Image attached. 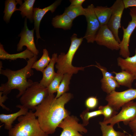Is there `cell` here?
Segmentation results:
<instances>
[{"label":"cell","instance_id":"1","mask_svg":"<svg viewBox=\"0 0 136 136\" xmlns=\"http://www.w3.org/2000/svg\"><path fill=\"white\" fill-rule=\"evenodd\" d=\"M55 97L54 94H49L34 113L41 128L48 134L53 133L61 121L70 115L64 106L73 95L65 93L57 98Z\"/></svg>","mask_w":136,"mask_h":136},{"label":"cell","instance_id":"2","mask_svg":"<svg viewBox=\"0 0 136 136\" xmlns=\"http://www.w3.org/2000/svg\"><path fill=\"white\" fill-rule=\"evenodd\" d=\"M38 57L37 55H35L28 59L24 67L19 70L13 71L8 69L0 70V74L6 77L8 79L6 83L1 84L0 86V91L2 92L3 94L7 95L12 90L17 89L19 93L16 97L21 96L33 83L31 80L27 79L33 74L32 66Z\"/></svg>","mask_w":136,"mask_h":136},{"label":"cell","instance_id":"3","mask_svg":"<svg viewBox=\"0 0 136 136\" xmlns=\"http://www.w3.org/2000/svg\"><path fill=\"white\" fill-rule=\"evenodd\" d=\"M17 120L18 123L9 130V136H49L41 128L32 110L20 116Z\"/></svg>","mask_w":136,"mask_h":136},{"label":"cell","instance_id":"4","mask_svg":"<svg viewBox=\"0 0 136 136\" xmlns=\"http://www.w3.org/2000/svg\"><path fill=\"white\" fill-rule=\"evenodd\" d=\"M83 37L78 38L74 33L71 37V43L66 54L61 53L57 57L55 67L57 73L64 74L66 73L76 74L79 71H83L84 67H76L72 64L73 58L76 51L81 44Z\"/></svg>","mask_w":136,"mask_h":136},{"label":"cell","instance_id":"5","mask_svg":"<svg viewBox=\"0 0 136 136\" xmlns=\"http://www.w3.org/2000/svg\"><path fill=\"white\" fill-rule=\"evenodd\" d=\"M48 95L47 87L41 85L39 82H35L26 89L19 100L21 105L33 111Z\"/></svg>","mask_w":136,"mask_h":136},{"label":"cell","instance_id":"6","mask_svg":"<svg viewBox=\"0 0 136 136\" xmlns=\"http://www.w3.org/2000/svg\"><path fill=\"white\" fill-rule=\"evenodd\" d=\"M136 99V88H131L124 91L115 90L107 94L105 99L108 104L118 111L124 104Z\"/></svg>","mask_w":136,"mask_h":136},{"label":"cell","instance_id":"7","mask_svg":"<svg viewBox=\"0 0 136 136\" xmlns=\"http://www.w3.org/2000/svg\"><path fill=\"white\" fill-rule=\"evenodd\" d=\"M136 118V101H130L123 105L119 112L112 118L103 122L114 126L115 124L122 122L124 125L129 123Z\"/></svg>","mask_w":136,"mask_h":136},{"label":"cell","instance_id":"8","mask_svg":"<svg viewBox=\"0 0 136 136\" xmlns=\"http://www.w3.org/2000/svg\"><path fill=\"white\" fill-rule=\"evenodd\" d=\"M129 14L131 20L129 21L127 27L122 26L123 35L122 40L120 43L119 54L124 58L129 56V45L132 34L136 27V7L130 9Z\"/></svg>","mask_w":136,"mask_h":136},{"label":"cell","instance_id":"9","mask_svg":"<svg viewBox=\"0 0 136 136\" xmlns=\"http://www.w3.org/2000/svg\"><path fill=\"white\" fill-rule=\"evenodd\" d=\"M79 121L77 117L73 115L65 117L58 126L63 129L59 136H83L79 132L86 133L87 130L83 124L79 123Z\"/></svg>","mask_w":136,"mask_h":136},{"label":"cell","instance_id":"10","mask_svg":"<svg viewBox=\"0 0 136 136\" xmlns=\"http://www.w3.org/2000/svg\"><path fill=\"white\" fill-rule=\"evenodd\" d=\"M94 6L92 4L85 8L84 16L87 22V27L84 36L83 37L88 43H93L96 34L101 26L100 23L94 12Z\"/></svg>","mask_w":136,"mask_h":136},{"label":"cell","instance_id":"11","mask_svg":"<svg viewBox=\"0 0 136 136\" xmlns=\"http://www.w3.org/2000/svg\"><path fill=\"white\" fill-rule=\"evenodd\" d=\"M111 7L112 14L107 25L116 40L120 43L121 41L119 36V30L121 27V18L125 9L123 0H116Z\"/></svg>","mask_w":136,"mask_h":136},{"label":"cell","instance_id":"12","mask_svg":"<svg viewBox=\"0 0 136 136\" xmlns=\"http://www.w3.org/2000/svg\"><path fill=\"white\" fill-rule=\"evenodd\" d=\"M98 45L105 46L112 50H120V43L117 41L107 25L101 26L95 39Z\"/></svg>","mask_w":136,"mask_h":136},{"label":"cell","instance_id":"13","mask_svg":"<svg viewBox=\"0 0 136 136\" xmlns=\"http://www.w3.org/2000/svg\"><path fill=\"white\" fill-rule=\"evenodd\" d=\"M27 19L25 18L24 26L22 30L18 35L20 37L19 42L17 45V51H22L23 47L26 46L27 49L33 52L35 55H38L39 50L37 49L34 42V28L29 30L27 25Z\"/></svg>","mask_w":136,"mask_h":136},{"label":"cell","instance_id":"14","mask_svg":"<svg viewBox=\"0 0 136 136\" xmlns=\"http://www.w3.org/2000/svg\"><path fill=\"white\" fill-rule=\"evenodd\" d=\"M61 0L55 1L50 6L43 9L39 8H34L33 9V19L34 22V29L36 33L37 40L39 38L41 39L39 33V27L41 21L45 14L48 11L51 13L54 12L60 4Z\"/></svg>","mask_w":136,"mask_h":136},{"label":"cell","instance_id":"15","mask_svg":"<svg viewBox=\"0 0 136 136\" xmlns=\"http://www.w3.org/2000/svg\"><path fill=\"white\" fill-rule=\"evenodd\" d=\"M58 56L57 53L53 54L50 62L42 72L43 77L39 82L41 85L47 88L54 78L56 74L54 71V66Z\"/></svg>","mask_w":136,"mask_h":136},{"label":"cell","instance_id":"16","mask_svg":"<svg viewBox=\"0 0 136 136\" xmlns=\"http://www.w3.org/2000/svg\"><path fill=\"white\" fill-rule=\"evenodd\" d=\"M16 107L20 108L18 112L14 113L6 114H4L0 115V121L4 124L5 129L9 130L13 127L12 124L14 121L20 116L26 114L29 110L21 105H17Z\"/></svg>","mask_w":136,"mask_h":136},{"label":"cell","instance_id":"17","mask_svg":"<svg viewBox=\"0 0 136 136\" xmlns=\"http://www.w3.org/2000/svg\"><path fill=\"white\" fill-rule=\"evenodd\" d=\"M117 61L122 70L126 71L136 76V48L134 56L125 58L119 57Z\"/></svg>","mask_w":136,"mask_h":136},{"label":"cell","instance_id":"18","mask_svg":"<svg viewBox=\"0 0 136 136\" xmlns=\"http://www.w3.org/2000/svg\"><path fill=\"white\" fill-rule=\"evenodd\" d=\"M35 55L33 52L27 49L19 53L9 54L5 51L3 45L1 43L0 44V59H1L14 60L17 59L21 58L26 60L27 59H29L32 58Z\"/></svg>","mask_w":136,"mask_h":136},{"label":"cell","instance_id":"19","mask_svg":"<svg viewBox=\"0 0 136 136\" xmlns=\"http://www.w3.org/2000/svg\"><path fill=\"white\" fill-rule=\"evenodd\" d=\"M111 73L115 74L114 78L120 85L129 88H131L132 83L136 80V76L125 71L118 72L113 71Z\"/></svg>","mask_w":136,"mask_h":136},{"label":"cell","instance_id":"20","mask_svg":"<svg viewBox=\"0 0 136 136\" xmlns=\"http://www.w3.org/2000/svg\"><path fill=\"white\" fill-rule=\"evenodd\" d=\"M73 21L67 14L64 13L61 15H56L53 17L52 20V24L55 28L70 29L72 26Z\"/></svg>","mask_w":136,"mask_h":136},{"label":"cell","instance_id":"21","mask_svg":"<svg viewBox=\"0 0 136 136\" xmlns=\"http://www.w3.org/2000/svg\"><path fill=\"white\" fill-rule=\"evenodd\" d=\"M94 11L101 26L107 25L112 14L111 7L97 6L94 7Z\"/></svg>","mask_w":136,"mask_h":136},{"label":"cell","instance_id":"22","mask_svg":"<svg viewBox=\"0 0 136 136\" xmlns=\"http://www.w3.org/2000/svg\"><path fill=\"white\" fill-rule=\"evenodd\" d=\"M22 0H7L5 2V7L3 19L7 23L9 22L10 18L13 13L19 11L16 5L18 4L20 5L22 4Z\"/></svg>","mask_w":136,"mask_h":136},{"label":"cell","instance_id":"23","mask_svg":"<svg viewBox=\"0 0 136 136\" xmlns=\"http://www.w3.org/2000/svg\"><path fill=\"white\" fill-rule=\"evenodd\" d=\"M18 9L22 18L26 17L31 22L33 20V6L35 0H25Z\"/></svg>","mask_w":136,"mask_h":136},{"label":"cell","instance_id":"24","mask_svg":"<svg viewBox=\"0 0 136 136\" xmlns=\"http://www.w3.org/2000/svg\"><path fill=\"white\" fill-rule=\"evenodd\" d=\"M101 89L103 91L108 94L115 90L120 85L115 80L114 76L112 77H103L100 80Z\"/></svg>","mask_w":136,"mask_h":136},{"label":"cell","instance_id":"25","mask_svg":"<svg viewBox=\"0 0 136 136\" xmlns=\"http://www.w3.org/2000/svg\"><path fill=\"white\" fill-rule=\"evenodd\" d=\"M43 52L41 57L34 63L32 66V69L42 72L48 65L51 59L49 56L48 51L46 49H43Z\"/></svg>","mask_w":136,"mask_h":136},{"label":"cell","instance_id":"26","mask_svg":"<svg viewBox=\"0 0 136 136\" xmlns=\"http://www.w3.org/2000/svg\"><path fill=\"white\" fill-rule=\"evenodd\" d=\"M72 74L66 73L64 74L60 84L55 96L57 98L69 91L70 81L73 75Z\"/></svg>","mask_w":136,"mask_h":136},{"label":"cell","instance_id":"27","mask_svg":"<svg viewBox=\"0 0 136 136\" xmlns=\"http://www.w3.org/2000/svg\"><path fill=\"white\" fill-rule=\"evenodd\" d=\"M99 124L102 133V136H125V133L116 131L113 128V125H108L100 121Z\"/></svg>","mask_w":136,"mask_h":136},{"label":"cell","instance_id":"28","mask_svg":"<svg viewBox=\"0 0 136 136\" xmlns=\"http://www.w3.org/2000/svg\"><path fill=\"white\" fill-rule=\"evenodd\" d=\"M85 12V8H84L82 6H75L70 5L66 8L64 13L67 14L73 20L79 16H84Z\"/></svg>","mask_w":136,"mask_h":136},{"label":"cell","instance_id":"29","mask_svg":"<svg viewBox=\"0 0 136 136\" xmlns=\"http://www.w3.org/2000/svg\"><path fill=\"white\" fill-rule=\"evenodd\" d=\"M101 115H103V113L100 110L89 112V109L87 108L81 114L80 116L82 120V124L85 126L88 124L90 118Z\"/></svg>","mask_w":136,"mask_h":136},{"label":"cell","instance_id":"30","mask_svg":"<svg viewBox=\"0 0 136 136\" xmlns=\"http://www.w3.org/2000/svg\"><path fill=\"white\" fill-rule=\"evenodd\" d=\"M63 75L56 73L54 78L47 87L49 94H53L57 92Z\"/></svg>","mask_w":136,"mask_h":136},{"label":"cell","instance_id":"31","mask_svg":"<svg viewBox=\"0 0 136 136\" xmlns=\"http://www.w3.org/2000/svg\"><path fill=\"white\" fill-rule=\"evenodd\" d=\"M98 109L101 110L104 116L103 121L111 119L116 115L118 112L111 106L108 104L105 106H100Z\"/></svg>","mask_w":136,"mask_h":136},{"label":"cell","instance_id":"32","mask_svg":"<svg viewBox=\"0 0 136 136\" xmlns=\"http://www.w3.org/2000/svg\"><path fill=\"white\" fill-rule=\"evenodd\" d=\"M98 103V99L96 96H90L86 99L85 105L87 108L93 110L97 107Z\"/></svg>","mask_w":136,"mask_h":136},{"label":"cell","instance_id":"33","mask_svg":"<svg viewBox=\"0 0 136 136\" xmlns=\"http://www.w3.org/2000/svg\"><path fill=\"white\" fill-rule=\"evenodd\" d=\"M96 65H92L97 67L100 70L102 73L103 77H112L114 76L111 73H110L108 71L106 67L101 65L98 63L97 62H96Z\"/></svg>","mask_w":136,"mask_h":136},{"label":"cell","instance_id":"34","mask_svg":"<svg viewBox=\"0 0 136 136\" xmlns=\"http://www.w3.org/2000/svg\"><path fill=\"white\" fill-rule=\"evenodd\" d=\"M3 92L2 91L0 92V105L3 109H5L7 111H9L10 109L4 105L3 103L8 99L7 95L3 94Z\"/></svg>","mask_w":136,"mask_h":136},{"label":"cell","instance_id":"35","mask_svg":"<svg viewBox=\"0 0 136 136\" xmlns=\"http://www.w3.org/2000/svg\"><path fill=\"white\" fill-rule=\"evenodd\" d=\"M125 8L130 7H136V0H123Z\"/></svg>","mask_w":136,"mask_h":136},{"label":"cell","instance_id":"36","mask_svg":"<svg viewBox=\"0 0 136 136\" xmlns=\"http://www.w3.org/2000/svg\"><path fill=\"white\" fill-rule=\"evenodd\" d=\"M70 5L75 6H82L83 3L85 1V0H71Z\"/></svg>","mask_w":136,"mask_h":136},{"label":"cell","instance_id":"37","mask_svg":"<svg viewBox=\"0 0 136 136\" xmlns=\"http://www.w3.org/2000/svg\"><path fill=\"white\" fill-rule=\"evenodd\" d=\"M128 125L133 133L136 132V118L130 122Z\"/></svg>","mask_w":136,"mask_h":136},{"label":"cell","instance_id":"38","mask_svg":"<svg viewBox=\"0 0 136 136\" xmlns=\"http://www.w3.org/2000/svg\"><path fill=\"white\" fill-rule=\"evenodd\" d=\"M132 136H136V132L133 133V135Z\"/></svg>","mask_w":136,"mask_h":136},{"label":"cell","instance_id":"39","mask_svg":"<svg viewBox=\"0 0 136 136\" xmlns=\"http://www.w3.org/2000/svg\"><path fill=\"white\" fill-rule=\"evenodd\" d=\"M135 86L136 88V82L135 84Z\"/></svg>","mask_w":136,"mask_h":136},{"label":"cell","instance_id":"40","mask_svg":"<svg viewBox=\"0 0 136 136\" xmlns=\"http://www.w3.org/2000/svg\"><path fill=\"white\" fill-rule=\"evenodd\" d=\"M125 136H130L129 135H126Z\"/></svg>","mask_w":136,"mask_h":136}]
</instances>
